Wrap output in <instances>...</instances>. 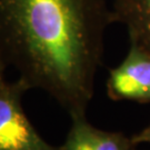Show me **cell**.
I'll list each match as a JSON object with an SVG mask.
<instances>
[{
    "label": "cell",
    "instance_id": "cell-1",
    "mask_svg": "<svg viewBox=\"0 0 150 150\" xmlns=\"http://www.w3.org/2000/svg\"><path fill=\"white\" fill-rule=\"evenodd\" d=\"M111 22L107 0H0V56L70 118L86 116Z\"/></svg>",
    "mask_w": 150,
    "mask_h": 150
},
{
    "label": "cell",
    "instance_id": "cell-2",
    "mask_svg": "<svg viewBox=\"0 0 150 150\" xmlns=\"http://www.w3.org/2000/svg\"><path fill=\"white\" fill-rule=\"evenodd\" d=\"M20 79L0 88V150H58L36 131L21 106L25 91Z\"/></svg>",
    "mask_w": 150,
    "mask_h": 150
},
{
    "label": "cell",
    "instance_id": "cell-3",
    "mask_svg": "<svg viewBox=\"0 0 150 150\" xmlns=\"http://www.w3.org/2000/svg\"><path fill=\"white\" fill-rule=\"evenodd\" d=\"M107 93L113 101L150 102V54L130 43L126 58L109 71Z\"/></svg>",
    "mask_w": 150,
    "mask_h": 150
},
{
    "label": "cell",
    "instance_id": "cell-4",
    "mask_svg": "<svg viewBox=\"0 0 150 150\" xmlns=\"http://www.w3.org/2000/svg\"><path fill=\"white\" fill-rule=\"evenodd\" d=\"M58 150H136L131 137L92 126L86 116L71 118L67 138Z\"/></svg>",
    "mask_w": 150,
    "mask_h": 150
},
{
    "label": "cell",
    "instance_id": "cell-5",
    "mask_svg": "<svg viewBox=\"0 0 150 150\" xmlns=\"http://www.w3.org/2000/svg\"><path fill=\"white\" fill-rule=\"evenodd\" d=\"M112 15L113 21L126 26L130 43L150 54V6L134 0H116Z\"/></svg>",
    "mask_w": 150,
    "mask_h": 150
},
{
    "label": "cell",
    "instance_id": "cell-6",
    "mask_svg": "<svg viewBox=\"0 0 150 150\" xmlns=\"http://www.w3.org/2000/svg\"><path fill=\"white\" fill-rule=\"evenodd\" d=\"M131 141L134 146L142 145V144H150V125H148L145 129L140 132L131 136Z\"/></svg>",
    "mask_w": 150,
    "mask_h": 150
},
{
    "label": "cell",
    "instance_id": "cell-7",
    "mask_svg": "<svg viewBox=\"0 0 150 150\" xmlns=\"http://www.w3.org/2000/svg\"><path fill=\"white\" fill-rule=\"evenodd\" d=\"M7 67V64L5 62L4 58L0 56V88L5 86L7 83V81L5 80V69Z\"/></svg>",
    "mask_w": 150,
    "mask_h": 150
},
{
    "label": "cell",
    "instance_id": "cell-8",
    "mask_svg": "<svg viewBox=\"0 0 150 150\" xmlns=\"http://www.w3.org/2000/svg\"><path fill=\"white\" fill-rule=\"evenodd\" d=\"M134 1H137V2H139V4H142V5L150 6V0H134Z\"/></svg>",
    "mask_w": 150,
    "mask_h": 150
},
{
    "label": "cell",
    "instance_id": "cell-9",
    "mask_svg": "<svg viewBox=\"0 0 150 150\" xmlns=\"http://www.w3.org/2000/svg\"><path fill=\"white\" fill-rule=\"evenodd\" d=\"M136 150H137V149H136Z\"/></svg>",
    "mask_w": 150,
    "mask_h": 150
}]
</instances>
